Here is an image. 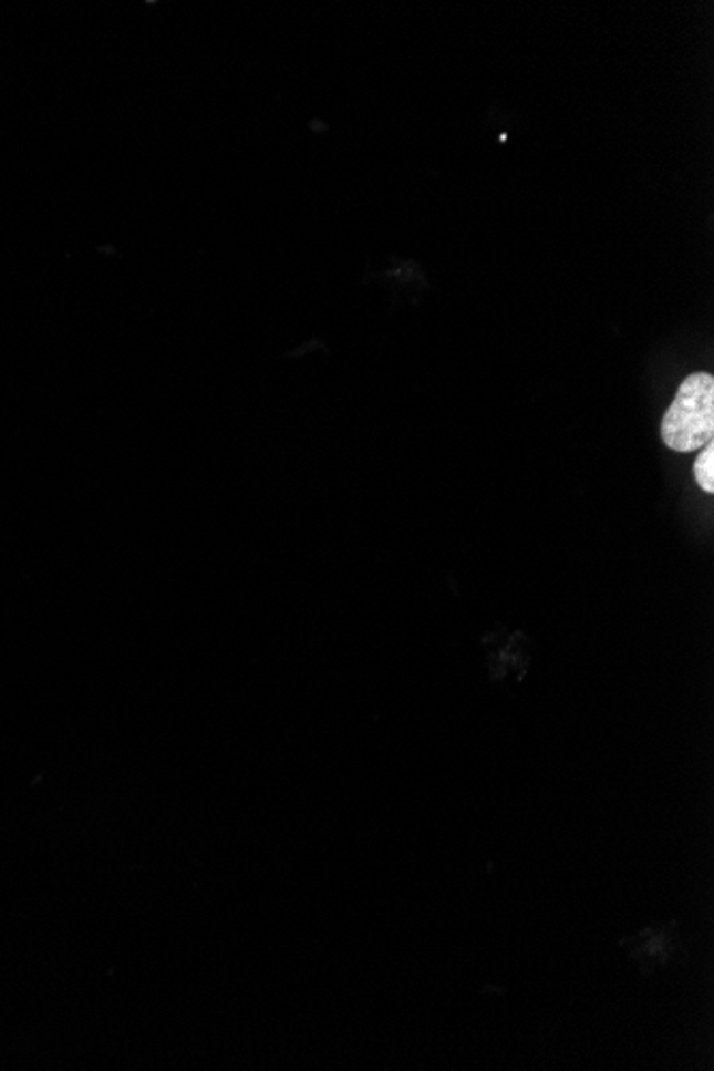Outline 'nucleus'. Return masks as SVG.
<instances>
[{
    "instance_id": "obj_1",
    "label": "nucleus",
    "mask_w": 714,
    "mask_h": 1071,
    "mask_svg": "<svg viewBox=\"0 0 714 1071\" xmlns=\"http://www.w3.org/2000/svg\"><path fill=\"white\" fill-rule=\"evenodd\" d=\"M663 443L679 454L700 452L714 439V377L693 372L684 379L676 399L661 422Z\"/></svg>"
},
{
    "instance_id": "obj_2",
    "label": "nucleus",
    "mask_w": 714,
    "mask_h": 1071,
    "mask_svg": "<svg viewBox=\"0 0 714 1071\" xmlns=\"http://www.w3.org/2000/svg\"><path fill=\"white\" fill-rule=\"evenodd\" d=\"M693 475H695V482L700 484V488L708 494L714 492V445L708 443L706 447L700 450V456L695 460V466H693Z\"/></svg>"
}]
</instances>
